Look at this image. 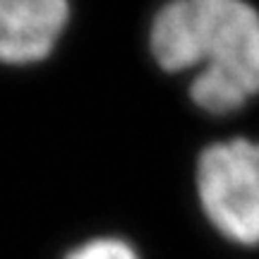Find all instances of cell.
<instances>
[{
	"label": "cell",
	"instance_id": "obj_3",
	"mask_svg": "<svg viewBox=\"0 0 259 259\" xmlns=\"http://www.w3.org/2000/svg\"><path fill=\"white\" fill-rule=\"evenodd\" d=\"M70 17L67 0H0V60L36 63L56 48Z\"/></svg>",
	"mask_w": 259,
	"mask_h": 259
},
{
	"label": "cell",
	"instance_id": "obj_4",
	"mask_svg": "<svg viewBox=\"0 0 259 259\" xmlns=\"http://www.w3.org/2000/svg\"><path fill=\"white\" fill-rule=\"evenodd\" d=\"M65 259H139V254L120 238H96L74 247Z\"/></svg>",
	"mask_w": 259,
	"mask_h": 259
},
{
	"label": "cell",
	"instance_id": "obj_1",
	"mask_svg": "<svg viewBox=\"0 0 259 259\" xmlns=\"http://www.w3.org/2000/svg\"><path fill=\"white\" fill-rule=\"evenodd\" d=\"M149 48L161 70L192 72L190 99L209 115H231L259 96V10L247 0H168Z\"/></svg>",
	"mask_w": 259,
	"mask_h": 259
},
{
	"label": "cell",
	"instance_id": "obj_2",
	"mask_svg": "<svg viewBox=\"0 0 259 259\" xmlns=\"http://www.w3.org/2000/svg\"><path fill=\"white\" fill-rule=\"evenodd\" d=\"M197 197L216 231L238 245H259V142H216L197 158Z\"/></svg>",
	"mask_w": 259,
	"mask_h": 259
}]
</instances>
